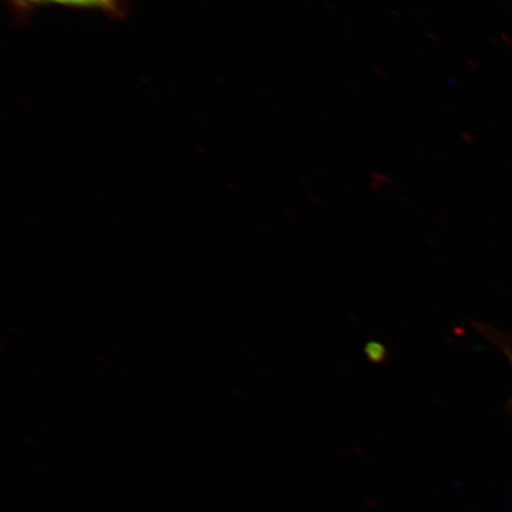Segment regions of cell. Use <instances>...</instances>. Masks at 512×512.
<instances>
[{"mask_svg": "<svg viewBox=\"0 0 512 512\" xmlns=\"http://www.w3.org/2000/svg\"><path fill=\"white\" fill-rule=\"evenodd\" d=\"M364 354H366L371 363L379 364L386 361L388 351L382 343L371 341L364 347Z\"/></svg>", "mask_w": 512, "mask_h": 512, "instance_id": "7a4b0ae2", "label": "cell"}, {"mask_svg": "<svg viewBox=\"0 0 512 512\" xmlns=\"http://www.w3.org/2000/svg\"><path fill=\"white\" fill-rule=\"evenodd\" d=\"M9 4L19 12H29L42 6H68V8L99 10L112 16L123 14L121 0H8Z\"/></svg>", "mask_w": 512, "mask_h": 512, "instance_id": "6da1fadb", "label": "cell"}, {"mask_svg": "<svg viewBox=\"0 0 512 512\" xmlns=\"http://www.w3.org/2000/svg\"><path fill=\"white\" fill-rule=\"evenodd\" d=\"M502 349L505 351V354H507L509 361L512 366V349L508 347V345H505L502 343Z\"/></svg>", "mask_w": 512, "mask_h": 512, "instance_id": "3957f363", "label": "cell"}]
</instances>
